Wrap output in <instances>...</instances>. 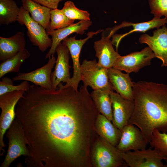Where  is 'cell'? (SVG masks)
Listing matches in <instances>:
<instances>
[{"mask_svg": "<svg viewBox=\"0 0 167 167\" xmlns=\"http://www.w3.org/2000/svg\"><path fill=\"white\" fill-rule=\"evenodd\" d=\"M87 87L53 90L34 84L25 92L15 113L27 139V166L53 167L57 157L69 160L78 155L82 142L78 115L92 103Z\"/></svg>", "mask_w": 167, "mask_h": 167, "instance_id": "obj_1", "label": "cell"}, {"mask_svg": "<svg viewBox=\"0 0 167 167\" xmlns=\"http://www.w3.org/2000/svg\"><path fill=\"white\" fill-rule=\"evenodd\" d=\"M133 91L135 107L128 123L139 127L149 143L154 130L167 132V85L138 81Z\"/></svg>", "mask_w": 167, "mask_h": 167, "instance_id": "obj_2", "label": "cell"}, {"mask_svg": "<svg viewBox=\"0 0 167 167\" xmlns=\"http://www.w3.org/2000/svg\"><path fill=\"white\" fill-rule=\"evenodd\" d=\"M6 136L8 140L7 154L0 167H8L15 159L21 156H30L27 141L22 124L16 118L6 131Z\"/></svg>", "mask_w": 167, "mask_h": 167, "instance_id": "obj_3", "label": "cell"}, {"mask_svg": "<svg viewBox=\"0 0 167 167\" xmlns=\"http://www.w3.org/2000/svg\"><path fill=\"white\" fill-rule=\"evenodd\" d=\"M122 152L101 137L95 143L92 151L93 165L96 167L126 166Z\"/></svg>", "mask_w": 167, "mask_h": 167, "instance_id": "obj_4", "label": "cell"}, {"mask_svg": "<svg viewBox=\"0 0 167 167\" xmlns=\"http://www.w3.org/2000/svg\"><path fill=\"white\" fill-rule=\"evenodd\" d=\"M23 90L8 92L0 96V155L5 152L3 148L6 146L3 137L15 117V109L17 104L25 92Z\"/></svg>", "mask_w": 167, "mask_h": 167, "instance_id": "obj_5", "label": "cell"}, {"mask_svg": "<svg viewBox=\"0 0 167 167\" xmlns=\"http://www.w3.org/2000/svg\"><path fill=\"white\" fill-rule=\"evenodd\" d=\"M165 24H167L166 17L162 19L154 17L150 21L137 23L124 21L119 25L106 29L104 32L109 38L113 36L112 41L117 51L120 42L125 36L134 32L145 33L150 29L159 28Z\"/></svg>", "mask_w": 167, "mask_h": 167, "instance_id": "obj_6", "label": "cell"}, {"mask_svg": "<svg viewBox=\"0 0 167 167\" xmlns=\"http://www.w3.org/2000/svg\"><path fill=\"white\" fill-rule=\"evenodd\" d=\"M21 25H24L27 29V35L33 45L37 47L42 52L51 47L52 40L47 34L45 29L41 25L33 20L29 13L22 6L20 7V11L17 21Z\"/></svg>", "mask_w": 167, "mask_h": 167, "instance_id": "obj_7", "label": "cell"}, {"mask_svg": "<svg viewBox=\"0 0 167 167\" xmlns=\"http://www.w3.org/2000/svg\"><path fill=\"white\" fill-rule=\"evenodd\" d=\"M96 34V32H89L87 34V37L80 40L76 39V36L66 37L62 41V43L68 48L72 58L73 64V75L70 81L64 85L61 83L58 88H64L69 87H72L78 91L79 82L82 80L81 65L79 63V56L82 48L89 39Z\"/></svg>", "mask_w": 167, "mask_h": 167, "instance_id": "obj_8", "label": "cell"}, {"mask_svg": "<svg viewBox=\"0 0 167 167\" xmlns=\"http://www.w3.org/2000/svg\"><path fill=\"white\" fill-rule=\"evenodd\" d=\"M122 157L130 167H164L162 161L166 158L158 150L150 148L122 152Z\"/></svg>", "mask_w": 167, "mask_h": 167, "instance_id": "obj_9", "label": "cell"}, {"mask_svg": "<svg viewBox=\"0 0 167 167\" xmlns=\"http://www.w3.org/2000/svg\"><path fill=\"white\" fill-rule=\"evenodd\" d=\"M81 71L84 84L93 90L112 86L108 78V69L100 66L96 60H84L81 65Z\"/></svg>", "mask_w": 167, "mask_h": 167, "instance_id": "obj_10", "label": "cell"}, {"mask_svg": "<svg viewBox=\"0 0 167 167\" xmlns=\"http://www.w3.org/2000/svg\"><path fill=\"white\" fill-rule=\"evenodd\" d=\"M155 57V54L150 48L146 47L140 51L121 56L113 67L128 74L137 72L143 67L150 65L151 60Z\"/></svg>", "mask_w": 167, "mask_h": 167, "instance_id": "obj_11", "label": "cell"}, {"mask_svg": "<svg viewBox=\"0 0 167 167\" xmlns=\"http://www.w3.org/2000/svg\"><path fill=\"white\" fill-rule=\"evenodd\" d=\"M122 135L116 148L120 151L125 152L146 148L148 142L141 130L137 126L128 123L122 130Z\"/></svg>", "mask_w": 167, "mask_h": 167, "instance_id": "obj_12", "label": "cell"}, {"mask_svg": "<svg viewBox=\"0 0 167 167\" xmlns=\"http://www.w3.org/2000/svg\"><path fill=\"white\" fill-rule=\"evenodd\" d=\"M57 54L54 71L51 73L52 90L56 89L60 84L68 83L70 80V52L66 46L62 42L58 45L56 50Z\"/></svg>", "mask_w": 167, "mask_h": 167, "instance_id": "obj_13", "label": "cell"}, {"mask_svg": "<svg viewBox=\"0 0 167 167\" xmlns=\"http://www.w3.org/2000/svg\"><path fill=\"white\" fill-rule=\"evenodd\" d=\"M110 96L112 103V123L122 131L128 123L135 107L134 100L126 99L117 93L112 91Z\"/></svg>", "mask_w": 167, "mask_h": 167, "instance_id": "obj_14", "label": "cell"}, {"mask_svg": "<svg viewBox=\"0 0 167 167\" xmlns=\"http://www.w3.org/2000/svg\"><path fill=\"white\" fill-rule=\"evenodd\" d=\"M47 63L42 67L27 73L19 72L12 78L13 81L25 80L45 88L52 89V70L56 63V58L52 55L48 58Z\"/></svg>", "mask_w": 167, "mask_h": 167, "instance_id": "obj_15", "label": "cell"}, {"mask_svg": "<svg viewBox=\"0 0 167 167\" xmlns=\"http://www.w3.org/2000/svg\"><path fill=\"white\" fill-rule=\"evenodd\" d=\"M153 35H142L139 39L141 44H147L155 54L162 62L161 66H167V28L165 24L161 28H157Z\"/></svg>", "mask_w": 167, "mask_h": 167, "instance_id": "obj_16", "label": "cell"}, {"mask_svg": "<svg viewBox=\"0 0 167 167\" xmlns=\"http://www.w3.org/2000/svg\"><path fill=\"white\" fill-rule=\"evenodd\" d=\"M92 24V22L90 20H82L63 28L46 30L47 34L51 36L52 42L49 52L45 56V59L54 55L58 45L68 36L74 33L83 35L85 31L88 29Z\"/></svg>", "mask_w": 167, "mask_h": 167, "instance_id": "obj_17", "label": "cell"}, {"mask_svg": "<svg viewBox=\"0 0 167 167\" xmlns=\"http://www.w3.org/2000/svg\"><path fill=\"white\" fill-rule=\"evenodd\" d=\"M109 81L113 90L124 98L134 100L132 81L129 74H125L113 67L108 69Z\"/></svg>", "mask_w": 167, "mask_h": 167, "instance_id": "obj_18", "label": "cell"}, {"mask_svg": "<svg viewBox=\"0 0 167 167\" xmlns=\"http://www.w3.org/2000/svg\"><path fill=\"white\" fill-rule=\"evenodd\" d=\"M109 38L102 36L101 40L95 41L94 48L95 56L98 59V64L108 69L113 67L117 59L121 56L113 46Z\"/></svg>", "mask_w": 167, "mask_h": 167, "instance_id": "obj_19", "label": "cell"}, {"mask_svg": "<svg viewBox=\"0 0 167 167\" xmlns=\"http://www.w3.org/2000/svg\"><path fill=\"white\" fill-rule=\"evenodd\" d=\"M26 44L24 34L19 32L9 37H0V61H4L24 49Z\"/></svg>", "mask_w": 167, "mask_h": 167, "instance_id": "obj_20", "label": "cell"}, {"mask_svg": "<svg viewBox=\"0 0 167 167\" xmlns=\"http://www.w3.org/2000/svg\"><path fill=\"white\" fill-rule=\"evenodd\" d=\"M95 127L96 131L101 137L116 147L121 137V130L101 113L97 115L95 122Z\"/></svg>", "mask_w": 167, "mask_h": 167, "instance_id": "obj_21", "label": "cell"}, {"mask_svg": "<svg viewBox=\"0 0 167 167\" xmlns=\"http://www.w3.org/2000/svg\"><path fill=\"white\" fill-rule=\"evenodd\" d=\"M112 86L93 90L91 95L96 109L111 121L113 119L112 103L110 93Z\"/></svg>", "mask_w": 167, "mask_h": 167, "instance_id": "obj_22", "label": "cell"}, {"mask_svg": "<svg viewBox=\"0 0 167 167\" xmlns=\"http://www.w3.org/2000/svg\"><path fill=\"white\" fill-rule=\"evenodd\" d=\"M21 2L22 7L30 14L33 20L46 30H49L51 9L32 0H22Z\"/></svg>", "mask_w": 167, "mask_h": 167, "instance_id": "obj_23", "label": "cell"}, {"mask_svg": "<svg viewBox=\"0 0 167 167\" xmlns=\"http://www.w3.org/2000/svg\"><path fill=\"white\" fill-rule=\"evenodd\" d=\"M30 56L29 52L25 48L15 55L2 61L0 64V78L10 72H18L22 63Z\"/></svg>", "mask_w": 167, "mask_h": 167, "instance_id": "obj_24", "label": "cell"}, {"mask_svg": "<svg viewBox=\"0 0 167 167\" xmlns=\"http://www.w3.org/2000/svg\"><path fill=\"white\" fill-rule=\"evenodd\" d=\"M20 11L13 0H0V24L8 25L17 21Z\"/></svg>", "mask_w": 167, "mask_h": 167, "instance_id": "obj_25", "label": "cell"}, {"mask_svg": "<svg viewBox=\"0 0 167 167\" xmlns=\"http://www.w3.org/2000/svg\"><path fill=\"white\" fill-rule=\"evenodd\" d=\"M50 14L49 30H55L63 28L74 24V20L67 17L62 9H51Z\"/></svg>", "mask_w": 167, "mask_h": 167, "instance_id": "obj_26", "label": "cell"}, {"mask_svg": "<svg viewBox=\"0 0 167 167\" xmlns=\"http://www.w3.org/2000/svg\"><path fill=\"white\" fill-rule=\"evenodd\" d=\"M62 10L65 15L70 19L90 20L89 13L78 8L71 1L66 2Z\"/></svg>", "mask_w": 167, "mask_h": 167, "instance_id": "obj_27", "label": "cell"}, {"mask_svg": "<svg viewBox=\"0 0 167 167\" xmlns=\"http://www.w3.org/2000/svg\"><path fill=\"white\" fill-rule=\"evenodd\" d=\"M149 143L152 148L158 150L167 158V134L166 132L154 130Z\"/></svg>", "mask_w": 167, "mask_h": 167, "instance_id": "obj_28", "label": "cell"}, {"mask_svg": "<svg viewBox=\"0 0 167 167\" xmlns=\"http://www.w3.org/2000/svg\"><path fill=\"white\" fill-rule=\"evenodd\" d=\"M30 87V85L27 81L24 80L20 84L14 85L12 79L7 77H4L0 81V96L16 91L26 92L29 89Z\"/></svg>", "mask_w": 167, "mask_h": 167, "instance_id": "obj_29", "label": "cell"}, {"mask_svg": "<svg viewBox=\"0 0 167 167\" xmlns=\"http://www.w3.org/2000/svg\"><path fill=\"white\" fill-rule=\"evenodd\" d=\"M148 2L154 17L160 18L164 16L167 18V0H148Z\"/></svg>", "mask_w": 167, "mask_h": 167, "instance_id": "obj_30", "label": "cell"}, {"mask_svg": "<svg viewBox=\"0 0 167 167\" xmlns=\"http://www.w3.org/2000/svg\"><path fill=\"white\" fill-rule=\"evenodd\" d=\"M51 9H57L59 2L63 0H32Z\"/></svg>", "mask_w": 167, "mask_h": 167, "instance_id": "obj_31", "label": "cell"}, {"mask_svg": "<svg viewBox=\"0 0 167 167\" xmlns=\"http://www.w3.org/2000/svg\"><path fill=\"white\" fill-rule=\"evenodd\" d=\"M166 162V164L165 165L164 167H167V158H166V159L165 160Z\"/></svg>", "mask_w": 167, "mask_h": 167, "instance_id": "obj_32", "label": "cell"}]
</instances>
